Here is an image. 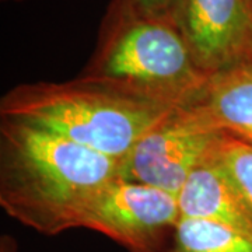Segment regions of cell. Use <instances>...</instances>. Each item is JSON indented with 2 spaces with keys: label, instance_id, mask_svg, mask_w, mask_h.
I'll return each instance as SVG.
<instances>
[{
  "label": "cell",
  "instance_id": "11",
  "mask_svg": "<svg viewBox=\"0 0 252 252\" xmlns=\"http://www.w3.org/2000/svg\"><path fill=\"white\" fill-rule=\"evenodd\" d=\"M125 1L143 16L165 18V20H170L172 9L177 3V0H125Z\"/></svg>",
  "mask_w": 252,
  "mask_h": 252
},
{
  "label": "cell",
  "instance_id": "7",
  "mask_svg": "<svg viewBox=\"0 0 252 252\" xmlns=\"http://www.w3.org/2000/svg\"><path fill=\"white\" fill-rule=\"evenodd\" d=\"M184 107L217 132L252 144V63L210 74Z\"/></svg>",
  "mask_w": 252,
  "mask_h": 252
},
{
  "label": "cell",
  "instance_id": "12",
  "mask_svg": "<svg viewBox=\"0 0 252 252\" xmlns=\"http://www.w3.org/2000/svg\"><path fill=\"white\" fill-rule=\"evenodd\" d=\"M0 252H18L17 241L9 234H3L0 238Z\"/></svg>",
  "mask_w": 252,
  "mask_h": 252
},
{
  "label": "cell",
  "instance_id": "8",
  "mask_svg": "<svg viewBox=\"0 0 252 252\" xmlns=\"http://www.w3.org/2000/svg\"><path fill=\"white\" fill-rule=\"evenodd\" d=\"M177 199L181 217L221 223L252 237L251 216L215 153L190 174Z\"/></svg>",
  "mask_w": 252,
  "mask_h": 252
},
{
  "label": "cell",
  "instance_id": "1",
  "mask_svg": "<svg viewBox=\"0 0 252 252\" xmlns=\"http://www.w3.org/2000/svg\"><path fill=\"white\" fill-rule=\"evenodd\" d=\"M117 170L115 158L45 127L1 118L0 206L36 233L76 228L81 207Z\"/></svg>",
  "mask_w": 252,
  "mask_h": 252
},
{
  "label": "cell",
  "instance_id": "4",
  "mask_svg": "<svg viewBox=\"0 0 252 252\" xmlns=\"http://www.w3.org/2000/svg\"><path fill=\"white\" fill-rule=\"evenodd\" d=\"M180 219L175 195L115 177L84 203L76 228L105 235L129 252H160Z\"/></svg>",
  "mask_w": 252,
  "mask_h": 252
},
{
  "label": "cell",
  "instance_id": "6",
  "mask_svg": "<svg viewBox=\"0 0 252 252\" xmlns=\"http://www.w3.org/2000/svg\"><path fill=\"white\" fill-rule=\"evenodd\" d=\"M170 20L207 76L252 63V0H177Z\"/></svg>",
  "mask_w": 252,
  "mask_h": 252
},
{
  "label": "cell",
  "instance_id": "2",
  "mask_svg": "<svg viewBox=\"0 0 252 252\" xmlns=\"http://www.w3.org/2000/svg\"><path fill=\"white\" fill-rule=\"evenodd\" d=\"M175 108L126 84L90 74L18 84L0 101L1 118L45 127L115 160Z\"/></svg>",
  "mask_w": 252,
  "mask_h": 252
},
{
  "label": "cell",
  "instance_id": "9",
  "mask_svg": "<svg viewBox=\"0 0 252 252\" xmlns=\"http://www.w3.org/2000/svg\"><path fill=\"white\" fill-rule=\"evenodd\" d=\"M160 252H252V237L221 223L181 217Z\"/></svg>",
  "mask_w": 252,
  "mask_h": 252
},
{
  "label": "cell",
  "instance_id": "3",
  "mask_svg": "<svg viewBox=\"0 0 252 252\" xmlns=\"http://www.w3.org/2000/svg\"><path fill=\"white\" fill-rule=\"evenodd\" d=\"M84 74L118 81L174 107L187 105L209 77L171 20L114 0Z\"/></svg>",
  "mask_w": 252,
  "mask_h": 252
},
{
  "label": "cell",
  "instance_id": "10",
  "mask_svg": "<svg viewBox=\"0 0 252 252\" xmlns=\"http://www.w3.org/2000/svg\"><path fill=\"white\" fill-rule=\"evenodd\" d=\"M215 156L234 184L252 219V144L221 133Z\"/></svg>",
  "mask_w": 252,
  "mask_h": 252
},
{
  "label": "cell",
  "instance_id": "5",
  "mask_svg": "<svg viewBox=\"0 0 252 252\" xmlns=\"http://www.w3.org/2000/svg\"><path fill=\"white\" fill-rule=\"evenodd\" d=\"M221 133L187 107H177L118 160L117 177L178 195L216 150Z\"/></svg>",
  "mask_w": 252,
  "mask_h": 252
}]
</instances>
